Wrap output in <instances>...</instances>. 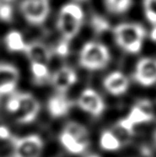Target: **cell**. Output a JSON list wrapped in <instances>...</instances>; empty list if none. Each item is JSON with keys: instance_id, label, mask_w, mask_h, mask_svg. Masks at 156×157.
<instances>
[{"instance_id": "cell-11", "label": "cell", "mask_w": 156, "mask_h": 157, "mask_svg": "<svg viewBox=\"0 0 156 157\" xmlns=\"http://www.w3.org/2000/svg\"><path fill=\"white\" fill-rule=\"evenodd\" d=\"M51 84L54 89L60 94H65L67 90L76 84L78 81V76L75 70L65 66L51 76Z\"/></svg>"}, {"instance_id": "cell-4", "label": "cell", "mask_w": 156, "mask_h": 157, "mask_svg": "<svg viewBox=\"0 0 156 157\" xmlns=\"http://www.w3.org/2000/svg\"><path fill=\"white\" fill-rule=\"evenodd\" d=\"M153 119L154 113L152 104L147 100H142L131 107L127 117L117 121L116 130L129 138L134 133L135 126L150 122Z\"/></svg>"}, {"instance_id": "cell-18", "label": "cell", "mask_w": 156, "mask_h": 157, "mask_svg": "<svg viewBox=\"0 0 156 157\" xmlns=\"http://www.w3.org/2000/svg\"><path fill=\"white\" fill-rule=\"evenodd\" d=\"M100 146L106 151H116L121 147V140L112 130H105L101 134Z\"/></svg>"}, {"instance_id": "cell-24", "label": "cell", "mask_w": 156, "mask_h": 157, "mask_svg": "<svg viewBox=\"0 0 156 157\" xmlns=\"http://www.w3.org/2000/svg\"><path fill=\"white\" fill-rule=\"evenodd\" d=\"M69 47H70V42L62 39L57 45V47L55 49V52L57 55H59L60 57H66L69 54Z\"/></svg>"}, {"instance_id": "cell-20", "label": "cell", "mask_w": 156, "mask_h": 157, "mask_svg": "<svg viewBox=\"0 0 156 157\" xmlns=\"http://www.w3.org/2000/svg\"><path fill=\"white\" fill-rule=\"evenodd\" d=\"M31 72L34 81L37 84H42L51 78L50 71L46 64L42 63H31Z\"/></svg>"}, {"instance_id": "cell-26", "label": "cell", "mask_w": 156, "mask_h": 157, "mask_svg": "<svg viewBox=\"0 0 156 157\" xmlns=\"http://www.w3.org/2000/svg\"><path fill=\"white\" fill-rule=\"evenodd\" d=\"M150 38H151V40L153 41V42L156 43V25H154V27L152 28V30H151Z\"/></svg>"}, {"instance_id": "cell-19", "label": "cell", "mask_w": 156, "mask_h": 157, "mask_svg": "<svg viewBox=\"0 0 156 157\" xmlns=\"http://www.w3.org/2000/svg\"><path fill=\"white\" fill-rule=\"evenodd\" d=\"M132 0H105V5L112 14H124L129 10Z\"/></svg>"}, {"instance_id": "cell-10", "label": "cell", "mask_w": 156, "mask_h": 157, "mask_svg": "<svg viewBox=\"0 0 156 157\" xmlns=\"http://www.w3.org/2000/svg\"><path fill=\"white\" fill-rule=\"evenodd\" d=\"M19 80V70L14 65L0 63V96L13 94Z\"/></svg>"}, {"instance_id": "cell-22", "label": "cell", "mask_w": 156, "mask_h": 157, "mask_svg": "<svg viewBox=\"0 0 156 157\" xmlns=\"http://www.w3.org/2000/svg\"><path fill=\"white\" fill-rule=\"evenodd\" d=\"M91 26L93 29V31L97 33V34H101V33H104L105 31H108L109 29V24L106 20L101 17V16H93L92 18L91 21Z\"/></svg>"}, {"instance_id": "cell-5", "label": "cell", "mask_w": 156, "mask_h": 157, "mask_svg": "<svg viewBox=\"0 0 156 157\" xmlns=\"http://www.w3.org/2000/svg\"><path fill=\"white\" fill-rule=\"evenodd\" d=\"M110 61L108 49L104 44L93 42L86 43L81 49L79 64L82 68L89 71H98L105 69Z\"/></svg>"}, {"instance_id": "cell-2", "label": "cell", "mask_w": 156, "mask_h": 157, "mask_svg": "<svg viewBox=\"0 0 156 157\" xmlns=\"http://www.w3.org/2000/svg\"><path fill=\"white\" fill-rule=\"evenodd\" d=\"M117 46L129 54H137L143 46L145 29L137 23H121L113 28Z\"/></svg>"}, {"instance_id": "cell-6", "label": "cell", "mask_w": 156, "mask_h": 157, "mask_svg": "<svg viewBox=\"0 0 156 157\" xmlns=\"http://www.w3.org/2000/svg\"><path fill=\"white\" fill-rule=\"evenodd\" d=\"M12 157H41L44 141L39 135L31 134L23 137H11Z\"/></svg>"}, {"instance_id": "cell-30", "label": "cell", "mask_w": 156, "mask_h": 157, "mask_svg": "<svg viewBox=\"0 0 156 157\" xmlns=\"http://www.w3.org/2000/svg\"><path fill=\"white\" fill-rule=\"evenodd\" d=\"M79 1H80V0H79Z\"/></svg>"}, {"instance_id": "cell-28", "label": "cell", "mask_w": 156, "mask_h": 157, "mask_svg": "<svg viewBox=\"0 0 156 157\" xmlns=\"http://www.w3.org/2000/svg\"><path fill=\"white\" fill-rule=\"evenodd\" d=\"M154 141H155V144H156V130L154 132Z\"/></svg>"}, {"instance_id": "cell-14", "label": "cell", "mask_w": 156, "mask_h": 157, "mask_svg": "<svg viewBox=\"0 0 156 157\" xmlns=\"http://www.w3.org/2000/svg\"><path fill=\"white\" fill-rule=\"evenodd\" d=\"M72 101L64 94L58 93L50 98L48 101V111L52 117L59 118L67 115L72 109Z\"/></svg>"}, {"instance_id": "cell-1", "label": "cell", "mask_w": 156, "mask_h": 157, "mask_svg": "<svg viewBox=\"0 0 156 157\" xmlns=\"http://www.w3.org/2000/svg\"><path fill=\"white\" fill-rule=\"evenodd\" d=\"M6 109L18 123L29 124L38 117L40 102L29 93H13L6 102Z\"/></svg>"}, {"instance_id": "cell-21", "label": "cell", "mask_w": 156, "mask_h": 157, "mask_svg": "<svg viewBox=\"0 0 156 157\" xmlns=\"http://www.w3.org/2000/svg\"><path fill=\"white\" fill-rule=\"evenodd\" d=\"M143 9L147 21L156 25V0H143Z\"/></svg>"}, {"instance_id": "cell-17", "label": "cell", "mask_w": 156, "mask_h": 157, "mask_svg": "<svg viewBox=\"0 0 156 157\" xmlns=\"http://www.w3.org/2000/svg\"><path fill=\"white\" fill-rule=\"evenodd\" d=\"M5 45L10 52L19 53L24 52L27 46V42L23 35L19 31H10L5 37Z\"/></svg>"}, {"instance_id": "cell-13", "label": "cell", "mask_w": 156, "mask_h": 157, "mask_svg": "<svg viewBox=\"0 0 156 157\" xmlns=\"http://www.w3.org/2000/svg\"><path fill=\"white\" fill-rule=\"evenodd\" d=\"M24 53L30 60V63H42L47 65L52 57L50 49L44 43L39 42V41L27 43Z\"/></svg>"}, {"instance_id": "cell-12", "label": "cell", "mask_w": 156, "mask_h": 157, "mask_svg": "<svg viewBox=\"0 0 156 157\" xmlns=\"http://www.w3.org/2000/svg\"><path fill=\"white\" fill-rule=\"evenodd\" d=\"M104 88L113 96H121L129 88V81L124 73L114 71L108 74L104 80Z\"/></svg>"}, {"instance_id": "cell-15", "label": "cell", "mask_w": 156, "mask_h": 157, "mask_svg": "<svg viewBox=\"0 0 156 157\" xmlns=\"http://www.w3.org/2000/svg\"><path fill=\"white\" fill-rule=\"evenodd\" d=\"M63 130L68 132L69 134H71L74 138H76L78 141L84 144L85 146H89V131L83 124H80V123L75 121H70L65 125Z\"/></svg>"}, {"instance_id": "cell-9", "label": "cell", "mask_w": 156, "mask_h": 157, "mask_svg": "<svg viewBox=\"0 0 156 157\" xmlns=\"http://www.w3.org/2000/svg\"><path fill=\"white\" fill-rule=\"evenodd\" d=\"M133 80L143 86H150L156 84V59L142 58L137 62L133 73Z\"/></svg>"}, {"instance_id": "cell-3", "label": "cell", "mask_w": 156, "mask_h": 157, "mask_svg": "<svg viewBox=\"0 0 156 157\" xmlns=\"http://www.w3.org/2000/svg\"><path fill=\"white\" fill-rule=\"evenodd\" d=\"M84 21V11L76 3H68L60 9L57 28L62 35V39L72 41L79 34Z\"/></svg>"}, {"instance_id": "cell-29", "label": "cell", "mask_w": 156, "mask_h": 157, "mask_svg": "<svg viewBox=\"0 0 156 157\" xmlns=\"http://www.w3.org/2000/svg\"><path fill=\"white\" fill-rule=\"evenodd\" d=\"M89 157H100V156H97V155H92V156H89Z\"/></svg>"}, {"instance_id": "cell-25", "label": "cell", "mask_w": 156, "mask_h": 157, "mask_svg": "<svg viewBox=\"0 0 156 157\" xmlns=\"http://www.w3.org/2000/svg\"><path fill=\"white\" fill-rule=\"evenodd\" d=\"M10 138H11V134L8 127L3 124H0V139H10Z\"/></svg>"}, {"instance_id": "cell-8", "label": "cell", "mask_w": 156, "mask_h": 157, "mask_svg": "<svg viewBox=\"0 0 156 157\" xmlns=\"http://www.w3.org/2000/svg\"><path fill=\"white\" fill-rule=\"evenodd\" d=\"M77 105L81 109L91 114L92 117H97L105 111V104L101 94L93 89H85L78 98Z\"/></svg>"}, {"instance_id": "cell-23", "label": "cell", "mask_w": 156, "mask_h": 157, "mask_svg": "<svg viewBox=\"0 0 156 157\" xmlns=\"http://www.w3.org/2000/svg\"><path fill=\"white\" fill-rule=\"evenodd\" d=\"M13 17V8L10 3L0 1V20L3 22H9Z\"/></svg>"}, {"instance_id": "cell-27", "label": "cell", "mask_w": 156, "mask_h": 157, "mask_svg": "<svg viewBox=\"0 0 156 157\" xmlns=\"http://www.w3.org/2000/svg\"><path fill=\"white\" fill-rule=\"evenodd\" d=\"M0 1H2V2H6V3H11L13 0H0Z\"/></svg>"}, {"instance_id": "cell-7", "label": "cell", "mask_w": 156, "mask_h": 157, "mask_svg": "<svg viewBox=\"0 0 156 157\" xmlns=\"http://www.w3.org/2000/svg\"><path fill=\"white\" fill-rule=\"evenodd\" d=\"M20 10L24 19L31 25L39 26L46 21L50 14L49 0H22Z\"/></svg>"}, {"instance_id": "cell-16", "label": "cell", "mask_w": 156, "mask_h": 157, "mask_svg": "<svg viewBox=\"0 0 156 157\" xmlns=\"http://www.w3.org/2000/svg\"><path fill=\"white\" fill-rule=\"evenodd\" d=\"M59 139H60L61 144H62V146L65 149L74 155L82 154L88 148L87 146H85L84 144L80 143L76 138H74L71 134H69L68 132H66L64 130H62V132H61Z\"/></svg>"}]
</instances>
